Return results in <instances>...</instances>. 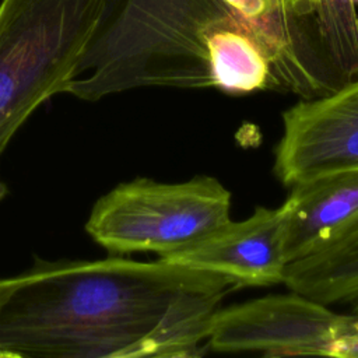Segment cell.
<instances>
[{"mask_svg": "<svg viewBox=\"0 0 358 358\" xmlns=\"http://www.w3.org/2000/svg\"><path fill=\"white\" fill-rule=\"evenodd\" d=\"M236 288L162 259H35L0 280V357H200L213 315Z\"/></svg>", "mask_w": 358, "mask_h": 358, "instance_id": "cell-1", "label": "cell"}, {"mask_svg": "<svg viewBox=\"0 0 358 358\" xmlns=\"http://www.w3.org/2000/svg\"><path fill=\"white\" fill-rule=\"evenodd\" d=\"M278 91L273 55L228 0H108L63 92L84 101L141 88Z\"/></svg>", "mask_w": 358, "mask_h": 358, "instance_id": "cell-2", "label": "cell"}, {"mask_svg": "<svg viewBox=\"0 0 358 358\" xmlns=\"http://www.w3.org/2000/svg\"><path fill=\"white\" fill-rule=\"evenodd\" d=\"M108 0L0 3V157L15 131L76 77ZM7 194L0 180V200Z\"/></svg>", "mask_w": 358, "mask_h": 358, "instance_id": "cell-3", "label": "cell"}, {"mask_svg": "<svg viewBox=\"0 0 358 358\" xmlns=\"http://www.w3.org/2000/svg\"><path fill=\"white\" fill-rule=\"evenodd\" d=\"M231 220V193L215 178L180 183L137 178L120 183L92 207L87 232L112 253L164 256Z\"/></svg>", "mask_w": 358, "mask_h": 358, "instance_id": "cell-4", "label": "cell"}, {"mask_svg": "<svg viewBox=\"0 0 358 358\" xmlns=\"http://www.w3.org/2000/svg\"><path fill=\"white\" fill-rule=\"evenodd\" d=\"M358 333V315H341L292 292L268 295L227 309L211 320L207 347L215 352H262L266 357H334L337 345Z\"/></svg>", "mask_w": 358, "mask_h": 358, "instance_id": "cell-5", "label": "cell"}, {"mask_svg": "<svg viewBox=\"0 0 358 358\" xmlns=\"http://www.w3.org/2000/svg\"><path fill=\"white\" fill-rule=\"evenodd\" d=\"M358 168V78L282 113L274 172L284 186Z\"/></svg>", "mask_w": 358, "mask_h": 358, "instance_id": "cell-6", "label": "cell"}, {"mask_svg": "<svg viewBox=\"0 0 358 358\" xmlns=\"http://www.w3.org/2000/svg\"><path fill=\"white\" fill-rule=\"evenodd\" d=\"M287 207H257L243 221H227L199 241L159 259L229 277L238 288L284 281Z\"/></svg>", "mask_w": 358, "mask_h": 358, "instance_id": "cell-7", "label": "cell"}, {"mask_svg": "<svg viewBox=\"0 0 358 358\" xmlns=\"http://www.w3.org/2000/svg\"><path fill=\"white\" fill-rule=\"evenodd\" d=\"M284 204L289 264L326 249L358 224V168L295 183Z\"/></svg>", "mask_w": 358, "mask_h": 358, "instance_id": "cell-8", "label": "cell"}, {"mask_svg": "<svg viewBox=\"0 0 358 358\" xmlns=\"http://www.w3.org/2000/svg\"><path fill=\"white\" fill-rule=\"evenodd\" d=\"M287 17L337 91L358 78V14L352 0H282Z\"/></svg>", "mask_w": 358, "mask_h": 358, "instance_id": "cell-9", "label": "cell"}, {"mask_svg": "<svg viewBox=\"0 0 358 358\" xmlns=\"http://www.w3.org/2000/svg\"><path fill=\"white\" fill-rule=\"evenodd\" d=\"M282 282L292 292L350 306L358 315V224L326 249L289 263Z\"/></svg>", "mask_w": 358, "mask_h": 358, "instance_id": "cell-10", "label": "cell"}, {"mask_svg": "<svg viewBox=\"0 0 358 358\" xmlns=\"http://www.w3.org/2000/svg\"><path fill=\"white\" fill-rule=\"evenodd\" d=\"M337 358H358V333L343 340L334 352Z\"/></svg>", "mask_w": 358, "mask_h": 358, "instance_id": "cell-11", "label": "cell"}, {"mask_svg": "<svg viewBox=\"0 0 358 358\" xmlns=\"http://www.w3.org/2000/svg\"><path fill=\"white\" fill-rule=\"evenodd\" d=\"M352 1H354V3H355V1H358V0H352Z\"/></svg>", "mask_w": 358, "mask_h": 358, "instance_id": "cell-12", "label": "cell"}]
</instances>
